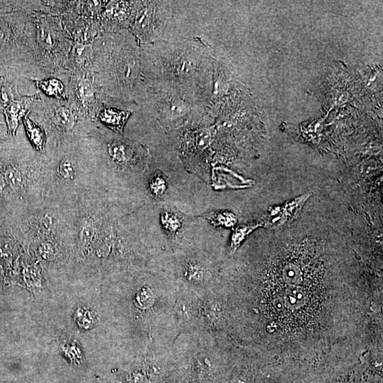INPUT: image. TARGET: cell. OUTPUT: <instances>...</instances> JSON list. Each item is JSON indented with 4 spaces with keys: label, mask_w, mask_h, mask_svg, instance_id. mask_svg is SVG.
<instances>
[{
    "label": "cell",
    "mask_w": 383,
    "mask_h": 383,
    "mask_svg": "<svg viewBox=\"0 0 383 383\" xmlns=\"http://www.w3.org/2000/svg\"><path fill=\"white\" fill-rule=\"evenodd\" d=\"M332 270L319 245L284 247L250 280L221 285L226 334L258 358L364 351L369 293L336 282Z\"/></svg>",
    "instance_id": "1"
},
{
    "label": "cell",
    "mask_w": 383,
    "mask_h": 383,
    "mask_svg": "<svg viewBox=\"0 0 383 383\" xmlns=\"http://www.w3.org/2000/svg\"><path fill=\"white\" fill-rule=\"evenodd\" d=\"M237 346L224 332L178 335L172 346L175 368L185 383H221Z\"/></svg>",
    "instance_id": "2"
},
{
    "label": "cell",
    "mask_w": 383,
    "mask_h": 383,
    "mask_svg": "<svg viewBox=\"0 0 383 383\" xmlns=\"http://www.w3.org/2000/svg\"><path fill=\"white\" fill-rule=\"evenodd\" d=\"M178 277L176 283L193 290L199 296L215 289L219 284L210 261L197 256L185 257L180 262Z\"/></svg>",
    "instance_id": "3"
},
{
    "label": "cell",
    "mask_w": 383,
    "mask_h": 383,
    "mask_svg": "<svg viewBox=\"0 0 383 383\" xmlns=\"http://www.w3.org/2000/svg\"><path fill=\"white\" fill-rule=\"evenodd\" d=\"M174 320L179 335L201 332L200 297L193 290L178 283Z\"/></svg>",
    "instance_id": "4"
},
{
    "label": "cell",
    "mask_w": 383,
    "mask_h": 383,
    "mask_svg": "<svg viewBox=\"0 0 383 383\" xmlns=\"http://www.w3.org/2000/svg\"><path fill=\"white\" fill-rule=\"evenodd\" d=\"M130 115V112L108 108L99 114V119L112 130L121 132Z\"/></svg>",
    "instance_id": "5"
},
{
    "label": "cell",
    "mask_w": 383,
    "mask_h": 383,
    "mask_svg": "<svg viewBox=\"0 0 383 383\" xmlns=\"http://www.w3.org/2000/svg\"><path fill=\"white\" fill-rule=\"evenodd\" d=\"M25 112H26L25 105L21 100L11 101L5 108V114L7 126H8L9 132L12 135L15 134L18 125H19L20 118L23 117Z\"/></svg>",
    "instance_id": "6"
},
{
    "label": "cell",
    "mask_w": 383,
    "mask_h": 383,
    "mask_svg": "<svg viewBox=\"0 0 383 383\" xmlns=\"http://www.w3.org/2000/svg\"><path fill=\"white\" fill-rule=\"evenodd\" d=\"M23 121L27 136L32 146L36 150L42 151L46 144V134L44 132L41 127L36 125L27 117H23Z\"/></svg>",
    "instance_id": "7"
},
{
    "label": "cell",
    "mask_w": 383,
    "mask_h": 383,
    "mask_svg": "<svg viewBox=\"0 0 383 383\" xmlns=\"http://www.w3.org/2000/svg\"><path fill=\"white\" fill-rule=\"evenodd\" d=\"M52 120L56 126L64 131L72 130L75 123V115L71 110L65 108L56 109L53 113Z\"/></svg>",
    "instance_id": "8"
},
{
    "label": "cell",
    "mask_w": 383,
    "mask_h": 383,
    "mask_svg": "<svg viewBox=\"0 0 383 383\" xmlns=\"http://www.w3.org/2000/svg\"><path fill=\"white\" fill-rule=\"evenodd\" d=\"M96 237V228L93 221L90 219H85L82 225L79 233V243L84 251L89 250L94 242Z\"/></svg>",
    "instance_id": "9"
},
{
    "label": "cell",
    "mask_w": 383,
    "mask_h": 383,
    "mask_svg": "<svg viewBox=\"0 0 383 383\" xmlns=\"http://www.w3.org/2000/svg\"><path fill=\"white\" fill-rule=\"evenodd\" d=\"M3 178L5 184L14 191H19L23 188L24 182L23 173L15 166H10L6 168L4 172Z\"/></svg>",
    "instance_id": "10"
},
{
    "label": "cell",
    "mask_w": 383,
    "mask_h": 383,
    "mask_svg": "<svg viewBox=\"0 0 383 383\" xmlns=\"http://www.w3.org/2000/svg\"><path fill=\"white\" fill-rule=\"evenodd\" d=\"M109 153L116 162L125 163L130 161L132 155V150L122 143L115 142L109 147Z\"/></svg>",
    "instance_id": "11"
},
{
    "label": "cell",
    "mask_w": 383,
    "mask_h": 383,
    "mask_svg": "<svg viewBox=\"0 0 383 383\" xmlns=\"http://www.w3.org/2000/svg\"><path fill=\"white\" fill-rule=\"evenodd\" d=\"M75 319L77 324L85 329L92 328L97 322L94 312L84 308H80L76 310Z\"/></svg>",
    "instance_id": "12"
},
{
    "label": "cell",
    "mask_w": 383,
    "mask_h": 383,
    "mask_svg": "<svg viewBox=\"0 0 383 383\" xmlns=\"http://www.w3.org/2000/svg\"><path fill=\"white\" fill-rule=\"evenodd\" d=\"M123 379L126 383H158L139 366L137 369L125 372Z\"/></svg>",
    "instance_id": "13"
},
{
    "label": "cell",
    "mask_w": 383,
    "mask_h": 383,
    "mask_svg": "<svg viewBox=\"0 0 383 383\" xmlns=\"http://www.w3.org/2000/svg\"><path fill=\"white\" fill-rule=\"evenodd\" d=\"M36 85L49 96L54 97H61L63 92V85L61 81L56 79H48L46 81H39Z\"/></svg>",
    "instance_id": "14"
},
{
    "label": "cell",
    "mask_w": 383,
    "mask_h": 383,
    "mask_svg": "<svg viewBox=\"0 0 383 383\" xmlns=\"http://www.w3.org/2000/svg\"><path fill=\"white\" fill-rule=\"evenodd\" d=\"M61 351L72 364H80L83 359V352L75 341L65 343L62 346Z\"/></svg>",
    "instance_id": "15"
},
{
    "label": "cell",
    "mask_w": 383,
    "mask_h": 383,
    "mask_svg": "<svg viewBox=\"0 0 383 383\" xmlns=\"http://www.w3.org/2000/svg\"><path fill=\"white\" fill-rule=\"evenodd\" d=\"M23 278L25 283L32 288H38L41 282V272L37 266L29 265L23 269Z\"/></svg>",
    "instance_id": "16"
},
{
    "label": "cell",
    "mask_w": 383,
    "mask_h": 383,
    "mask_svg": "<svg viewBox=\"0 0 383 383\" xmlns=\"http://www.w3.org/2000/svg\"><path fill=\"white\" fill-rule=\"evenodd\" d=\"M162 222L165 229L168 231L170 234H175L181 228V219L174 212H165L162 216Z\"/></svg>",
    "instance_id": "17"
},
{
    "label": "cell",
    "mask_w": 383,
    "mask_h": 383,
    "mask_svg": "<svg viewBox=\"0 0 383 383\" xmlns=\"http://www.w3.org/2000/svg\"><path fill=\"white\" fill-rule=\"evenodd\" d=\"M92 48L90 45L80 44L78 43L74 46L72 54L76 60L81 63L88 61L92 56Z\"/></svg>",
    "instance_id": "18"
},
{
    "label": "cell",
    "mask_w": 383,
    "mask_h": 383,
    "mask_svg": "<svg viewBox=\"0 0 383 383\" xmlns=\"http://www.w3.org/2000/svg\"><path fill=\"white\" fill-rule=\"evenodd\" d=\"M78 97L81 100H88L94 94V88L89 80H82L77 86Z\"/></svg>",
    "instance_id": "19"
},
{
    "label": "cell",
    "mask_w": 383,
    "mask_h": 383,
    "mask_svg": "<svg viewBox=\"0 0 383 383\" xmlns=\"http://www.w3.org/2000/svg\"><path fill=\"white\" fill-rule=\"evenodd\" d=\"M39 254L40 257L45 261H52L55 259L56 250L54 244L52 242H43L39 247Z\"/></svg>",
    "instance_id": "20"
},
{
    "label": "cell",
    "mask_w": 383,
    "mask_h": 383,
    "mask_svg": "<svg viewBox=\"0 0 383 383\" xmlns=\"http://www.w3.org/2000/svg\"><path fill=\"white\" fill-rule=\"evenodd\" d=\"M187 111V107L181 101H173L169 103L163 108V112L171 116H181Z\"/></svg>",
    "instance_id": "21"
},
{
    "label": "cell",
    "mask_w": 383,
    "mask_h": 383,
    "mask_svg": "<svg viewBox=\"0 0 383 383\" xmlns=\"http://www.w3.org/2000/svg\"><path fill=\"white\" fill-rule=\"evenodd\" d=\"M59 172L62 178L68 181L73 179L75 175V169L68 160H64L60 163Z\"/></svg>",
    "instance_id": "22"
},
{
    "label": "cell",
    "mask_w": 383,
    "mask_h": 383,
    "mask_svg": "<svg viewBox=\"0 0 383 383\" xmlns=\"http://www.w3.org/2000/svg\"><path fill=\"white\" fill-rule=\"evenodd\" d=\"M150 188L154 195H162L166 189V181L161 176L156 175L150 181Z\"/></svg>",
    "instance_id": "23"
},
{
    "label": "cell",
    "mask_w": 383,
    "mask_h": 383,
    "mask_svg": "<svg viewBox=\"0 0 383 383\" xmlns=\"http://www.w3.org/2000/svg\"><path fill=\"white\" fill-rule=\"evenodd\" d=\"M210 219L215 224H232L234 218L226 213H217L210 216Z\"/></svg>",
    "instance_id": "24"
},
{
    "label": "cell",
    "mask_w": 383,
    "mask_h": 383,
    "mask_svg": "<svg viewBox=\"0 0 383 383\" xmlns=\"http://www.w3.org/2000/svg\"><path fill=\"white\" fill-rule=\"evenodd\" d=\"M160 383H185L184 380H183L182 376L180 375L177 370L175 369L172 370L171 372H170L166 375V377H163L162 380Z\"/></svg>",
    "instance_id": "25"
},
{
    "label": "cell",
    "mask_w": 383,
    "mask_h": 383,
    "mask_svg": "<svg viewBox=\"0 0 383 383\" xmlns=\"http://www.w3.org/2000/svg\"><path fill=\"white\" fill-rule=\"evenodd\" d=\"M39 39L41 42L47 46H52L54 43V36L50 34V32L45 29H41L39 31Z\"/></svg>",
    "instance_id": "26"
},
{
    "label": "cell",
    "mask_w": 383,
    "mask_h": 383,
    "mask_svg": "<svg viewBox=\"0 0 383 383\" xmlns=\"http://www.w3.org/2000/svg\"><path fill=\"white\" fill-rule=\"evenodd\" d=\"M5 183L4 181L3 176L0 175V195L3 191L4 187H5Z\"/></svg>",
    "instance_id": "27"
}]
</instances>
